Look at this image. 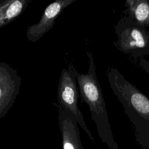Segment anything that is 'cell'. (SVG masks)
Segmentation results:
<instances>
[{"instance_id": "8", "label": "cell", "mask_w": 149, "mask_h": 149, "mask_svg": "<svg viewBox=\"0 0 149 149\" xmlns=\"http://www.w3.org/2000/svg\"><path fill=\"white\" fill-rule=\"evenodd\" d=\"M64 149H74V148L71 143H66L64 145Z\"/></svg>"}, {"instance_id": "5", "label": "cell", "mask_w": 149, "mask_h": 149, "mask_svg": "<svg viewBox=\"0 0 149 149\" xmlns=\"http://www.w3.org/2000/svg\"><path fill=\"white\" fill-rule=\"evenodd\" d=\"M75 1L76 0H56L49 4L39 22L28 27L26 31L27 40L32 42L39 40L53 27L56 19L63 9Z\"/></svg>"}, {"instance_id": "3", "label": "cell", "mask_w": 149, "mask_h": 149, "mask_svg": "<svg viewBox=\"0 0 149 149\" xmlns=\"http://www.w3.org/2000/svg\"><path fill=\"white\" fill-rule=\"evenodd\" d=\"M58 105L65 111L70 113L76 121L87 129L81 112L77 106L80 97L76 76L70 64L68 69H63L60 75L58 86Z\"/></svg>"}, {"instance_id": "1", "label": "cell", "mask_w": 149, "mask_h": 149, "mask_svg": "<svg viewBox=\"0 0 149 149\" xmlns=\"http://www.w3.org/2000/svg\"><path fill=\"white\" fill-rule=\"evenodd\" d=\"M86 54L88 58V69L87 73H79L71 64L72 69L76 78L81 102L86 103L88 106L92 118L99 129L108 130L109 124L106 105L97 77L93 54L88 49Z\"/></svg>"}, {"instance_id": "9", "label": "cell", "mask_w": 149, "mask_h": 149, "mask_svg": "<svg viewBox=\"0 0 149 149\" xmlns=\"http://www.w3.org/2000/svg\"><path fill=\"white\" fill-rule=\"evenodd\" d=\"M148 34H149V22H148Z\"/></svg>"}, {"instance_id": "7", "label": "cell", "mask_w": 149, "mask_h": 149, "mask_svg": "<svg viewBox=\"0 0 149 149\" xmlns=\"http://www.w3.org/2000/svg\"><path fill=\"white\" fill-rule=\"evenodd\" d=\"M125 6L127 15L139 25L148 29L149 0H126Z\"/></svg>"}, {"instance_id": "6", "label": "cell", "mask_w": 149, "mask_h": 149, "mask_svg": "<svg viewBox=\"0 0 149 149\" xmlns=\"http://www.w3.org/2000/svg\"><path fill=\"white\" fill-rule=\"evenodd\" d=\"M31 2V0H2L0 3V29L16 19Z\"/></svg>"}, {"instance_id": "10", "label": "cell", "mask_w": 149, "mask_h": 149, "mask_svg": "<svg viewBox=\"0 0 149 149\" xmlns=\"http://www.w3.org/2000/svg\"><path fill=\"white\" fill-rule=\"evenodd\" d=\"M2 1V0H0V3H1Z\"/></svg>"}, {"instance_id": "2", "label": "cell", "mask_w": 149, "mask_h": 149, "mask_svg": "<svg viewBox=\"0 0 149 149\" xmlns=\"http://www.w3.org/2000/svg\"><path fill=\"white\" fill-rule=\"evenodd\" d=\"M115 33L117 40L114 44L120 52L140 59L149 54L148 29L139 25L129 15L119 19Z\"/></svg>"}, {"instance_id": "4", "label": "cell", "mask_w": 149, "mask_h": 149, "mask_svg": "<svg viewBox=\"0 0 149 149\" xmlns=\"http://www.w3.org/2000/svg\"><path fill=\"white\" fill-rule=\"evenodd\" d=\"M21 77L7 63L0 62V118L12 107L19 94Z\"/></svg>"}]
</instances>
